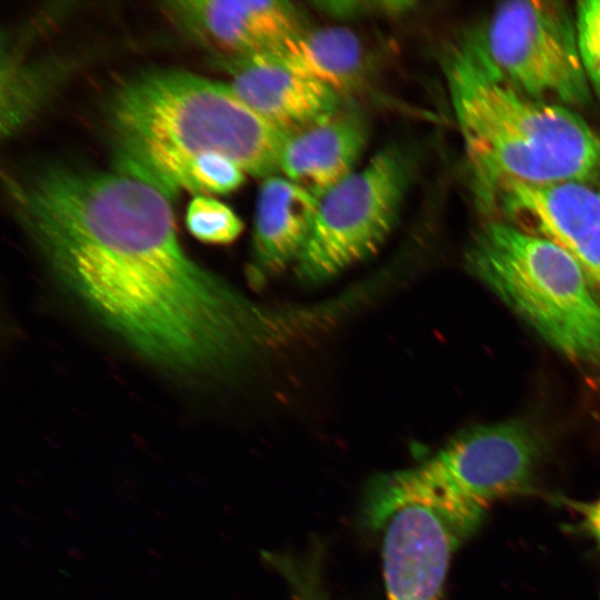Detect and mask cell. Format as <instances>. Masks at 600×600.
Returning <instances> with one entry per match:
<instances>
[{
    "label": "cell",
    "instance_id": "14",
    "mask_svg": "<svg viewBox=\"0 0 600 600\" xmlns=\"http://www.w3.org/2000/svg\"><path fill=\"white\" fill-rule=\"evenodd\" d=\"M262 56L328 87L340 97L362 89L369 74L363 43L343 27L308 29Z\"/></svg>",
    "mask_w": 600,
    "mask_h": 600
},
{
    "label": "cell",
    "instance_id": "16",
    "mask_svg": "<svg viewBox=\"0 0 600 600\" xmlns=\"http://www.w3.org/2000/svg\"><path fill=\"white\" fill-rule=\"evenodd\" d=\"M186 226L197 240L210 244L231 243L243 230L241 219L230 207L201 194L189 202Z\"/></svg>",
    "mask_w": 600,
    "mask_h": 600
},
{
    "label": "cell",
    "instance_id": "13",
    "mask_svg": "<svg viewBox=\"0 0 600 600\" xmlns=\"http://www.w3.org/2000/svg\"><path fill=\"white\" fill-rule=\"evenodd\" d=\"M319 199L284 177L260 187L253 228V278L266 279L296 262L311 234Z\"/></svg>",
    "mask_w": 600,
    "mask_h": 600
},
{
    "label": "cell",
    "instance_id": "18",
    "mask_svg": "<svg viewBox=\"0 0 600 600\" xmlns=\"http://www.w3.org/2000/svg\"><path fill=\"white\" fill-rule=\"evenodd\" d=\"M318 10L337 18H357L370 14H399L414 4L411 1H319Z\"/></svg>",
    "mask_w": 600,
    "mask_h": 600
},
{
    "label": "cell",
    "instance_id": "12",
    "mask_svg": "<svg viewBox=\"0 0 600 600\" xmlns=\"http://www.w3.org/2000/svg\"><path fill=\"white\" fill-rule=\"evenodd\" d=\"M368 136L361 116L338 111L289 134L280 154L279 171L320 200L354 172Z\"/></svg>",
    "mask_w": 600,
    "mask_h": 600
},
{
    "label": "cell",
    "instance_id": "15",
    "mask_svg": "<svg viewBox=\"0 0 600 600\" xmlns=\"http://www.w3.org/2000/svg\"><path fill=\"white\" fill-rule=\"evenodd\" d=\"M321 556L314 547L306 553L267 551L264 560L286 581L290 600H327Z\"/></svg>",
    "mask_w": 600,
    "mask_h": 600
},
{
    "label": "cell",
    "instance_id": "11",
    "mask_svg": "<svg viewBox=\"0 0 600 600\" xmlns=\"http://www.w3.org/2000/svg\"><path fill=\"white\" fill-rule=\"evenodd\" d=\"M236 96L272 126L292 133L339 111L341 97L262 54L231 59Z\"/></svg>",
    "mask_w": 600,
    "mask_h": 600
},
{
    "label": "cell",
    "instance_id": "2",
    "mask_svg": "<svg viewBox=\"0 0 600 600\" xmlns=\"http://www.w3.org/2000/svg\"><path fill=\"white\" fill-rule=\"evenodd\" d=\"M118 169L170 197L190 191L196 164L220 154L246 173L279 171L290 133L272 126L221 83L176 70L142 72L109 103Z\"/></svg>",
    "mask_w": 600,
    "mask_h": 600
},
{
    "label": "cell",
    "instance_id": "19",
    "mask_svg": "<svg viewBox=\"0 0 600 600\" xmlns=\"http://www.w3.org/2000/svg\"><path fill=\"white\" fill-rule=\"evenodd\" d=\"M587 530L594 537L600 546V499L587 504H580Z\"/></svg>",
    "mask_w": 600,
    "mask_h": 600
},
{
    "label": "cell",
    "instance_id": "7",
    "mask_svg": "<svg viewBox=\"0 0 600 600\" xmlns=\"http://www.w3.org/2000/svg\"><path fill=\"white\" fill-rule=\"evenodd\" d=\"M477 37L496 69L523 93L570 109L590 101L576 17L566 2H502Z\"/></svg>",
    "mask_w": 600,
    "mask_h": 600
},
{
    "label": "cell",
    "instance_id": "5",
    "mask_svg": "<svg viewBox=\"0 0 600 600\" xmlns=\"http://www.w3.org/2000/svg\"><path fill=\"white\" fill-rule=\"evenodd\" d=\"M532 430L516 420L464 430L421 463L373 480L364 498V518L379 524L412 503L436 508L470 534L487 507L528 489L540 457Z\"/></svg>",
    "mask_w": 600,
    "mask_h": 600
},
{
    "label": "cell",
    "instance_id": "3",
    "mask_svg": "<svg viewBox=\"0 0 600 600\" xmlns=\"http://www.w3.org/2000/svg\"><path fill=\"white\" fill-rule=\"evenodd\" d=\"M454 116L480 193L508 180L589 182L600 171V137L572 109L534 99L491 63L477 36L447 54Z\"/></svg>",
    "mask_w": 600,
    "mask_h": 600
},
{
    "label": "cell",
    "instance_id": "17",
    "mask_svg": "<svg viewBox=\"0 0 600 600\" xmlns=\"http://www.w3.org/2000/svg\"><path fill=\"white\" fill-rule=\"evenodd\" d=\"M574 17L582 64L591 90L600 97V0L579 1Z\"/></svg>",
    "mask_w": 600,
    "mask_h": 600
},
{
    "label": "cell",
    "instance_id": "4",
    "mask_svg": "<svg viewBox=\"0 0 600 600\" xmlns=\"http://www.w3.org/2000/svg\"><path fill=\"white\" fill-rule=\"evenodd\" d=\"M466 263L559 352L600 362V301L559 244L510 222H489L471 240Z\"/></svg>",
    "mask_w": 600,
    "mask_h": 600
},
{
    "label": "cell",
    "instance_id": "9",
    "mask_svg": "<svg viewBox=\"0 0 600 600\" xmlns=\"http://www.w3.org/2000/svg\"><path fill=\"white\" fill-rule=\"evenodd\" d=\"M528 222L582 267L600 297V191L587 182L533 184L502 181L481 192Z\"/></svg>",
    "mask_w": 600,
    "mask_h": 600
},
{
    "label": "cell",
    "instance_id": "10",
    "mask_svg": "<svg viewBox=\"0 0 600 600\" xmlns=\"http://www.w3.org/2000/svg\"><path fill=\"white\" fill-rule=\"evenodd\" d=\"M169 7L188 31L231 59L268 53L309 29L303 10L283 0H184Z\"/></svg>",
    "mask_w": 600,
    "mask_h": 600
},
{
    "label": "cell",
    "instance_id": "1",
    "mask_svg": "<svg viewBox=\"0 0 600 600\" xmlns=\"http://www.w3.org/2000/svg\"><path fill=\"white\" fill-rule=\"evenodd\" d=\"M10 193L56 274L150 362L223 377L287 342V307L260 306L189 258L169 197L148 181L53 166L12 182Z\"/></svg>",
    "mask_w": 600,
    "mask_h": 600
},
{
    "label": "cell",
    "instance_id": "8",
    "mask_svg": "<svg viewBox=\"0 0 600 600\" xmlns=\"http://www.w3.org/2000/svg\"><path fill=\"white\" fill-rule=\"evenodd\" d=\"M383 529L387 600H437L454 551L470 534L442 511L419 503L392 511Z\"/></svg>",
    "mask_w": 600,
    "mask_h": 600
},
{
    "label": "cell",
    "instance_id": "6",
    "mask_svg": "<svg viewBox=\"0 0 600 600\" xmlns=\"http://www.w3.org/2000/svg\"><path fill=\"white\" fill-rule=\"evenodd\" d=\"M416 160L408 148L389 144L320 198L311 234L296 261L302 282L326 281L380 248L398 221Z\"/></svg>",
    "mask_w": 600,
    "mask_h": 600
}]
</instances>
